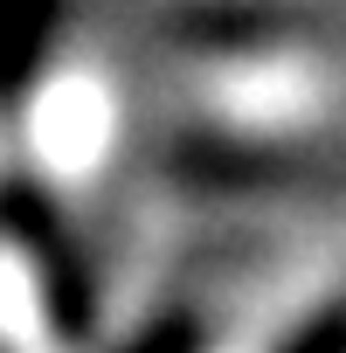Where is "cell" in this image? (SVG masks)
<instances>
[{"label": "cell", "mask_w": 346, "mask_h": 353, "mask_svg": "<svg viewBox=\"0 0 346 353\" xmlns=\"http://www.w3.org/2000/svg\"><path fill=\"white\" fill-rule=\"evenodd\" d=\"M277 353H346V298H339V305H325L312 325H298Z\"/></svg>", "instance_id": "2"}, {"label": "cell", "mask_w": 346, "mask_h": 353, "mask_svg": "<svg viewBox=\"0 0 346 353\" xmlns=\"http://www.w3.org/2000/svg\"><path fill=\"white\" fill-rule=\"evenodd\" d=\"M132 353H201V325H194V319H166V325H152Z\"/></svg>", "instance_id": "3"}, {"label": "cell", "mask_w": 346, "mask_h": 353, "mask_svg": "<svg viewBox=\"0 0 346 353\" xmlns=\"http://www.w3.org/2000/svg\"><path fill=\"white\" fill-rule=\"evenodd\" d=\"M63 28V0H0V97H21Z\"/></svg>", "instance_id": "1"}]
</instances>
